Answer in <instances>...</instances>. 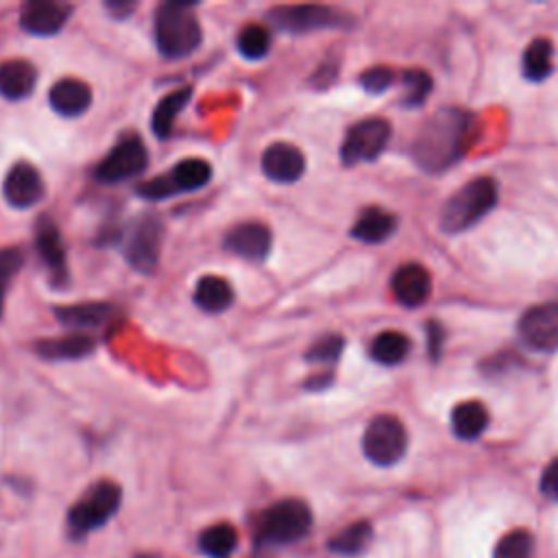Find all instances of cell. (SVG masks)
<instances>
[{
	"label": "cell",
	"instance_id": "obj_1",
	"mask_svg": "<svg viewBox=\"0 0 558 558\" xmlns=\"http://www.w3.org/2000/svg\"><path fill=\"white\" fill-rule=\"evenodd\" d=\"M473 116L458 107H442L432 113L412 140V159L425 172L451 168L469 148Z\"/></svg>",
	"mask_w": 558,
	"mask_h": 558
},
{
	"label": "cell",
	"instance_id": "obj_2",
	"mask_svg": "<svg viewBox=\"0 0 558 558\" xmlns=\"http://www.w3.org/2000/svg\"><path fill=\"white\" fill-rule=\"evenodd\" d=\"M497 203V183L493 177H477L464 183L442 205L438 225L445 233H460L482 220Z\"/></svg>",
	"mask_w": 558,
	"mask_h": 558
},
{
	"label": "cell",
	"instance_id": "obj_3",
	"mask_svg": "<svg viewBox=\"0 0 558 558\" xmlns=\"http://www.w3.org/2000/svg\"><path fill=\"white\" fill-rule=\"evenodd\" d=\"M157 48L168 59H181L198 48L203 33L194 15V4L166 2L155 15Z\"/></svg>",
	"mask_w": 558,
	"mask_h": 558
},
{
	"label": "cell",
	"instance_id": "obj_4",
	"mask_svg": "<svg viewBox=\"0 0 558 558\" xmlns=\"http://www.w3.org/2000/svg\"><path fill=\"white\" fill-rule=\"evenodd\" d=\"M364 456L377 466H390L399 462L408 449L405 425L392 414L375 416L362 436Z\"/></svg>",
	"mask_w": 558,
	"mask_h": 558
},
{
	"label": "cell",
	"instance_id": "obj_5",
	"mask_svg": "<svg viewBox=\"0 0 558 558\" xmlns=\"http://www.w3.org/2000/svg\"><path fill=\"white\" fill-rule=\"evenodd\" d=\"M120 486L113 482H98L94 484L83 499H78L74 504V508L70 510V527L76 534H85L98 525H102L105 521H109L118 506H120Z\"/></svg>",
	"mask_w": 558,
	"mask_h": 558
},
{
	"label": "cell",
	"instance_id": "obj_6",
	"mask_svg": "<svg viewBox=\"0 0 558 558\" xmlns=\"http://www.w3.org/2000/svg\"><path fill=\"white\" fill-rule=\"evenodd\" d=\"M312 512L301 499H283L270 506L262 517V534L272 543H292L307 534Z\"/></svg>",
	"mask_w": 558,
	"mask_h": 558
},
{
	"label": "cell",
	"instance_id": "obj_7",
	"mask_svg": "<svg viewBox=\"0 0 558 558\" xmlns=\"http://www.w3.org/2000/svg\"><path fill=\"white\" fill-rule=\"evenodd\" d=\"M390 122L384 118H366L349 129L340 146V157L347 166L377 159L390 140Z\"/></svg>",
	"mask_w": 558,
	"mask_h": 558
},
{
	"label": "cell",
	"instance_id": "obj_8",
	"mask_svg": "<svg viewBox=\"0 0 558 558\" xmlns=\"http://www.w3.org/2000/svg\"><path fill=\"white\" fill-rule=\"evenodd\" d=\"M211 179V166L203 159H185L177 163L168 174L155 177L137 185V194L144 198H166L179 192H192L203 187Z\"/></svg>",
	"mask_w": 558,
	"mask_h": 558
},
{
	"label": "cell",
	"instance_id": "obj_9",
	"mask_svg": "<svg viewBox=\"0 0 558 558\" xmlns=\"http://www.w3.org/2000/svg\"><path fill=\"white\" fill-rule=\"evenodd\" d=\"M161 235H163V229L157 216L144 214L135 218L124 240L126 262L140 272H150L159 259Z\"/></svg>",
	"mask_w": 558,
	"mask_h": 558
},
{
	"label": "cell",
	"instance_id": "obj_10",
	"mask_svg": "<svg viewBox=\"0 0 558 558\" xmlns=\"http://www.w3.org/2000/svg\"><path fill=\"white\" fill-rule=\"evenodd\" d=\"M268 20L288 33H307L344 24V15L323 4H283L268 13Z\"/></svg>",
	"mask_w": 558,
	"mask_h": 558
},
{
	"label": "cell",
	"instance_id": "obj_11",
	"mask_svg": "<svg viewBox=\"0 0 558 558\" xmlns=\"http://www.w3.org/2000/svg\"><path fill=\"white\" fill-rule=\"evenodd\" d=\"M148 163V153L140 137H124L96 168V179L105 183L124 181L133 174L144 172Z\"/></svg>",
	"mask_w": 558,
	"mask_h": 558
},
{
	"label": "cell",
	"instance_id": "obj_12",
	"mask_svg": "<svg viewBox=\"0 0 558 558\" xmlns=\"http://www.w3.org/2000/svg\"><path fill=\"white\" fill-rule=\"evenodd\" d=\"M519 336L536 351L558 349V303L527 310L519 320Z\"/></svg>",
	"mask_w": 558,
	"mask_h": 558
},
{
	"label": "cell",
	"instance_id": "obj_13",
	"mask_svg": "<svg viewBox=\"0 0 558 558\" xmlns=\"http://www.w3.org/2000/svg\"><path fill=\"white\" fill-rule=\"evenodd\" d=\"M2 192H4L7 203L17 209L33 207L44 196V181H41L39 170L26 161L11 166L4 177Z\"/></svg>",
	"mask_w": 558,
	"mask_h": 558
},
{
	"label": "cell",
	"instance_id": "obj_14",
	"mask_svg": "<svg viewBox=\"0 0 558 558\" xmlns=\"http://www.w3.org/2000/svg\"><path fill=\"white\" fill-rule=\"evenodd\" d=\"M395 299L405 307H418L432 292V275L425 266L410 262L395 270L390 281Z\"/></svg>",
	"mask_w": 558,
	"mask_h": 558
},
{
	"label": "cell",
	"instance_id": "obj_15",
	"mask_svg": "<svg viewBox=\"0 0 558 558\" xmlns=\"http://www.w3.org/2000/svg\"><path fill=\"white\" fill-rule=\"evenodd\" d=\"M272 244V233L266 225L259 222H244L233 227L225 235V248L248 259V262H262L268 257Z\"/></svg>",
	"mask_w": 558,
	"mask_h": 558
},
{
	"label": "cell",
	"instance_id": "obj_16",
	"mask_svg": "<svg viewBox=\"0 0 558 558\" xmlns=\"http://www.w3.org/2000/svg\"><path fill=\"white\" fill-rule=\"evenodd\" d=\"M262 170L277 183H292L299 181L305 172V157L296 146L275 142L262 155Z\"/></svg>",
	"mask_w": 558,
	"mask_h": 558
},
{
	"label": "cell",
	"instance_id": "obj_17",
	"mask_svg": "<svg viewBox=\"0 0 558 558\" xmlns=\"http://www.w3.org/2000/svg\"><path fill=\"white\" fill-rule=\"evenodd\" d=\"M70 7L50 0H33L22 7L20 24L33 35H54L68 22Z\"/></svg>",
	"mask_w": 558,
	"mask_h": 558
},
{
	"label": "cell",
	"instance_id": "obj_18",
	"mask_svg": "<svg viewBox=\"0 0 558 558\" xmlns=\"http://www.w3.org/2000/svg\"><path fill=\"white\" fill-rule=\"evenodd\" d=\"M35 246L39 257L44 259L50 277L57 283H65L68 279V266H65V251H63V242L61 235L54 227V222H50L48 218H41L37 222V233H35Z\"/></svg>",
	"mask_w": 558,
	"mask_h": 558
},
{
	"label": "cell",
	"instance_id": "obj_19",
	"mask_svg": "<svg viewBox=\"0 0 558 558\" xmlns=\"http://www.w3.org/2000/svg\"><path fill=\"white\" fill-rule=\"evenodd\" d=\"M50 105L57 113L74 118L87 111L92 102V89L78 78H61L50 87Z\"/></svg>",
	"mask_w": 558,
	"mask_h": 558
},
{
	"label": "cell",
	"instance_id": "obj_20",
	"mask_svg": "<svg viewBox=\"0 0 558 558\" xmlns=\"http://www.w3.org/2000/svg\"><path fill=\"white\" fill-rule=\"evenodd\" d=\"M397 229L395 214L381 209V207H368L364 209L357 220L351 227V235L366 244H379L388 240Z\"/></svg>",
	"mask_w": 558,
	"mask_h": 558
},
{
	"label": "cell",
	"instance_id": "obj_21",
	"mask_svg": "<svg viewBox=\"0 0 558 558\" xmlns=\"http://www.w3.org/2000/svg\"><path fill=\"white\" fill-rule=\"evenodd\" d=\"M37 81L35 68L24 59H11L0 63V94L11 100L26 98Z\"/></svg>",
	"mask_w": 558,
	"mask_h": 558
},
{
	"label": "cell",
	"instance_id": "obj_22",
	"mask_svg": "<svg viewBox=\"0 0 558 558\" xmlns=\"http://www.w3.org/2000/svg\"><path fill=\"white\" fill-rule=\"evenodd\" d=\"M194 301L201 310H205L209 314H218V312H225L233 303V288L222 277L205 275L198 279V283L194 288Z\"/></svg>",
	"mask_w": 558,
	"mask_h": 558
},
{
	"label": "cell",
	"instance_id": "obj_23",
	"mask_svg": "<svg viewBox=\"0 0 558 558\" xmlns=\"http://www.w3.org/2000/svg\"><path fill=\"white\" fill-rule=\"evenodd\" d=\"M486 425H488V412L475 399L462 401L451 410V429L462 440L477 438L486 429Z\"/></svg>",
	"mask_w": 558,
	"mask_h": 558
},
{
	"label": "cell",
	"instance_id": "obj_24",
	"mask_svg": "<svg viewBox=\"0 0 558 558\" xmlns=\"http://www.w3.org/2000/svg\"><path fill=\"white\" fill-rule=\"evenodd\" d=\"M408 351H410V338L397 329H386L377 333L371 342V357L384 366H395L403 362Z\"/></svg>",
	"mask_w": 558,
	"mask_h": 558
},
{
	"label": "cell",
	"instance_id": "obj_25",
	"mask_svg": "<svg viewBox=\"0 0 558 558\" xmlns=\"http://www.w3.org/2000/svg\"><path fill=\"white\" fill-rule=\"evenodd\" d=\"M554 70V46L547 37H536L523 52V74L530 81H543Z\"/></svg>",
	"mask_w": 558,
	"mask_h": 558
},
{
	"label": "cell",
	"instance_id": "obj_26",
	"mask_svg": "<svg viewBox=\"0 0 558 558\" xmlns=\"http://www.w3.org/2000/svg\"><path fill=\"white\" fill-rule=\"evenodd\" d=\"M94 340L87 333H70L54 340H44L37 344V353L50 360H70V357H83L92 353Z\"/></svg>",
	"mask_w": 558,
	"mask_h": 558
},
{
	"label": "cell",
	"instance_id": "obj_27",
	"mask_svg": "<svg viewBox=\"0 0 558 558\" xmlns=\"http://www.w3.org/2000/svg\"><path fill=\"white\" fill-rule=\"evenodd\" d=\"M190 96H192V89L190 87H181V89H174V92H170L168 96H163L159 100V105L153 111V131H155L157 137L166 140L172 133L174 118L187 105Z\"/></svg>",
	"mask_w": 558,
	"mask_h": 558
},
{
	"label": "cell",
	"instance_id": "obj_28",
	"mask_svg": "<svg viewBox=\"0 0 558 558\" xmlns=\"http://www.w3.org/2000/svg\"><path fill=\"white\" fill-rule=\"evenodd\" d=\"M111 316V307L105 303H81V305H68L57 307V318L72 327V329H87L98 327Z\"/></svg>",
	"mask_w": 558,
	"mask_h": 558
},
{
	"label": "cell",
	"instance_id": "obj_29",
	"mask_svg": "<svg viewBox=\"0 0 558 558\" xmlns=\"http://www.w3.org/2000/svg\"><path fill=\"white\" fill-rule=\"evenodd\" d=\"M238 543V532L233 525L229 523H216L209 525L207 530L201 532L198 536V547L203 554L211 556V558H225L233 551Z\"/></svg>",
	"mask_w": 558,
	"mask_h": 558
},
{
	"label": "cell",
	"instance_id": "obj_30",
	"mask_svg": "<svg viewBox=\"0 0 558 558\" xmlns=\"http://www.w3.org/2000/svg\"><path fill=\"white\" fill-rule=\"evenodd\" d=\"M371 536H373V527L371 523L366 521H357V523H351L349 527H344L342 532H338L329 547L336 551V554H344V556H355L360 551H364L371 543Z\"/></svg>",
	"mask_w": 558,
	"mask_h": 558
},
{
	"label": "cell",
	"instance_id": "obj_31",
	"mask_svg": "<svg viewBox=\"0 0 558 558\" xmlns=\"http://www.w3.org/2000/svg\"><path fill=\"white\" fill-rule=\"evenodd\" d=\"M534 538L527 530H512L499 538L493 558H532Z\"/></svg>",
	"mask_w": 558,
	"mask_h": 558
},
{
	"label": "cell",
	"instance_id": "obj_32",
	"mask_svg": "<svg viewBox=\"0 0 558 558\" xmlns=\"http://www.w3.org/2000/svg\"><path fill=\"white\" fill-rule=\"evenodd\" d=\"M270 48V33L262 24H248L238 35V50L246 59H262Z\"/></svg>",
	"mask_w": 558,
	"mask_h": 558
},
{
	"label": "cell",
	"instance_id": "obj_33",
	"mask_svg": "<svg viewBox=\"0 0 558 558\" xmlns=\"http://www.w3.org/2000/svg\"><path fill=\"white\" fill-rule=\"evenodd\" d=\"M403 81V98L401 102L405 107H418L432 92V76L425 70H408L401 76Z\"/></svg>",
	"mask_w": 558,
	"mask_h": 558
},
{
	"label": "cell",
	"instance_id": "obj_34",
	"mask_svg": "<svg viewBox=\"0 0 558 558\" xmlns=\"http://www.w3.org/2000/svg\"><path fill=\"white\" fill-rule=\"evenodd\" d=\"M342 347H344V338L329 333L310 347L307 360L316 362V364H333L340 357Z\"/></svg>",
	"mask_w": 558,
	"mask_h": 558
},
{
	"label": "cell",
	"instance_id": "obj_35",
	"mask_svg": "<svg viewBox=\"0 0 558 558\" xmlns=\"http://www.w3.org/2000/svg\"><path fill=\"white\" fill-rule=\"evenodd\" d=\"M22 251L20 248H0V314H2V305H4V290L11 281V277L22 268Z\"/></svg>",
	"mask_w": 558,
	"mask_h": 558
},
{
	"label": "cell",
	"instance_id": "obj_36",
	"mask_svg": "<svg viewBox=\"0 0 558 558\" xmlns=\"http://www.w3.org/2000/svg\"><path fill=\"white\" fill-rule=\"evenodd\" d=\"M395 83V72L386 65H377V68H368L366 72L360 74V85L371 92V94H381L386 92L390 85Z\"/></svg>",
	"mask_w": 558,
	"mask_h": 558
},
{
	"label": "cell",
	"instance_id": "obj_37",
	"mask_svg": "<svg viewBox=\"0 0 558 558\" xmlns=\"http://www.w3.org/2000/svg\"><path fill=\"white\" fill-rule=\"evenodd\" d=\"M538 488H541V493H543L547 499L558 501V458H554V460L545 466V471H543V475H541V482H538Z\"/></svg>",
	"mask_w": 558,
	"mask_h": 558
},
{
	"label": "cell",
	"instance_id": "obj_38",
	"mask_svg": "<svg viewBox=\"0 0 558 558\" xmlns=\"http://www.w3.org/2000/svg\"><path fill=\"white\" fill-rule=\"evenodd\" d=\"M427 347H429V355L432 357H438V351H440V340H442V327L438 323H427Z\"/></svg>",
	"mask_w": 558,
	"mask_h": 558
},
{
	"label": "cell",
	"instance_id": "obj_39",
	"mask_svg": "<svg viewBox=\"0 0 558 558\" xmlns=\"http://www.w3.org/2000/svg\"><path fill=\"white\" fill-rule=\"evenodd\" d=\"M109 9H111L113 13H118L120 9H124V11H131V9H133V4H131V2H111V4H109Z\"/></svg>",
	"mask_w": 558,
	"mask_h": 558
}]
</instances>
